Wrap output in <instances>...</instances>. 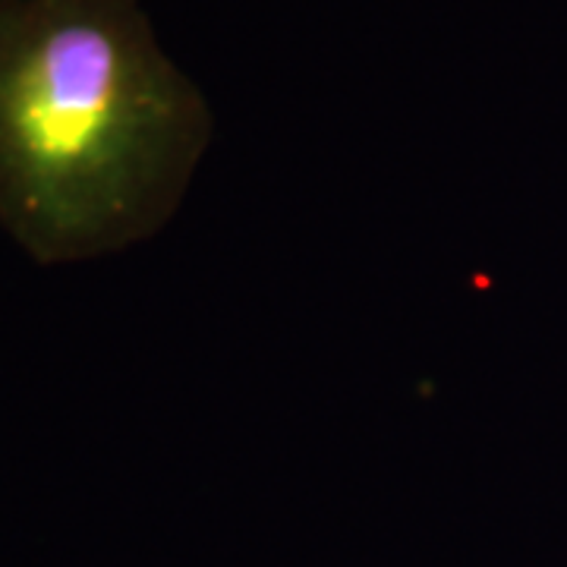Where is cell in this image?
I'll return each instance as SVG.
<instances>
[{
  "instance_id": "1",
  "label": "cell",
  "mask_w": 567,
  "mask_h": 567,
  "mask_svg": "<svg viewBox=\"0 0 567 567\" xmlns=\"http://www.w3.org/2000/svg\"><path fill=\"white\" fill-rule=\"evenodd\" d=\"M215 117L140 0H0V224L39 265L152 240Z\"/></svg>"
}]
</instances>
